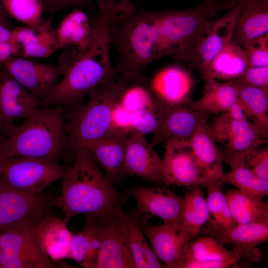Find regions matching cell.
<instances>
[{"label":"cell","mask_w":268,"mask_h":268,"mask_svg":"<svg viewBox=\"0 0 268 268\" xmlns=\"http://www.w3.org/2000/svg\"><path fill=\"white\" fill-rule=\"evenodd\" d=\"M109 32L118 56L114 66L118 81L125 85L148 80L146 68L164 57L154 11L137 10L132 0H120L116 2Z\"/></svg>","instance_id":"obj_1"},{"label":"cell","mask_w":268,"mask_h":268,"mask_svg":"<svg viewBox=\"0 0 268 268\" xmlns=\"http://www.w3.org/2000/svg\"><path fill=\"white\" fill-rule=\"evenodd\" d=\"M73 157L62 179L61 194L51 202L64 212L66 222L78 215L102 217L122 207L128 195L116 189L90 153L83 149Z\"/></svg>","instance_id":"obj_2"},{"label":"cell","mask_w":268,"mask_h":268,"mask_svg":"<svg viewBox=\"0 0 268 268\" xmlns=\"http://www.w3.org/2000/svg\"><path fill=\"white\" fill-rule=\"evenodd\" d=\"M115 3L113 0H98L96 9L90 12L89 40L62 79L64 88L73 96L84 97L101 84L119 79L111 60L109 32Z\"/></svg>","instance_id":"obj_3"},{"label":"cell","mask_w":268,"mask_h":268,"mask_svg":"<svg viewBox=\"0 0 268 268\" xmlns=\"http://www.w3.org/2000/svg\"><path fill=\"white\" fill-rule=\"evenodd\" d=\"M63 106L40 107L20 125L5 123L7 157L26 156L58 162L67 149Z\"/></svg>","instance_id":"obj_4"},{"label":"cell","mask_w":268,"mask_h":268,"mask_svg":"<svg viewBox=\"0 0 268 268\" xmlns=\"http://www.w3.org/2000/svg\"><path fill=\"white\" fill-rule=\"evenodd\" d=\"M232 0H204L183 10L154 11L164 56L193 64L197 44L207 22L234 5Z\"/></svg>","instance_id":"obj_5"},{"label":"cell","mask_w":268,"mask_h":268,"mask_svg":"<svg viewBox=\"0 0 268 268\" xmlns=\"http://www.w3.org/2000/svg\"><path fill=\"white\" fill-rule=\"evenodd\" d=\"M124 85L117 80L105 82L94 88L88 95L85 105L74 106L65 122L67 151L74 156L90 143L112 130V112L120 102Z\"/></svg>","instance_id":"obj_6"},{"label":"cell","mask_w":268,"mask_h":268,"mask_svg":"<svg viewBox=\"0 0 268 268\" xmlns=\"http://www.w3.org/2000/svg\"><path fill=\"white\" fill-rule=\"evenodd\" d=\"M67 167L45 159L17 156L7 157L0 167V180L20 192L39 195L63 178Z\"/></svg>","instance_id":"obj_7"},{"label":"cell","mask_w":268,"mask_h":268,"mask_svg":"<svg viewBox=\"0 0 268 268\" xmlns=\"http://www.w3.org/2000/svg\"><path fill=\"white\" fill-rule=\"evenodd\" d=\"M207 125L214 140L224 145L221 150L222 159L230 166L242 162L247 154L268 141L248 119H234L226 112Z\"/></svg>","instance_id":"obj_8"},{"label":"cell","mask_w":268,"mask_h":268,"mask_svg":"<svg viewBox=\"0 0 268 268\" xmlns=\"http://www.w3.org/2000/svg\"><path fill=\"white\" fill-rule=\"evenodd\" d=\"M164 144L163 184L190 187L219 183L200 164L189 141L171 140Z\"/></svg>","instance_id":"obj_9"},{"label":"cell","mask_w":268,"mask_h":268,"mask_svg":"<svg viewBox=\"0 0 268 268\" xmlns=\"http://www.w3.org/2000/svg\"><path fill=\"white\" fill-rule=\"evenodd\" d=\"M33 227L0 231V268L55 267L38 243Z\"/></svg>","instance_id":"obj_10"},{"label":"cell","mask_w":268,"mask_h":268,"mask_svg":"<svg viewBox=\"0 0 268 268\" xmlns=\"http://www.w3.org/2000/svg\"><path fill=\"white\" fill-rule=\"evenodd\" d=\"M72 63L70 60L63 59L59 65H54L15 56L0 66L41 102L53 92L59 78L65 74Z\"/></svg>","instance_id":"obj_11"},{"label":"cell","mask_w":268,"mask_h":268,"mask_svg":"<svg viewBox=\"0 0 268 268\" xmlns=\"http://www.w3.org/2000/svg\"><path fill=\"white\" fill-rule=\"evenodd\" d=\"M17 191L0 180V231L34 226L43 216L46 201L41 196Z\"/></svg>","instance_id":"obj_12"},{"label":"cell","mask_w":268,"mask_h":268,"mask_svg":"<svg viewBox=\"0 0 268 268\" xmlns=\"http://www.w3.org/2000/svg\"><path fill=\"white\" fill-rule=\"evenodd\" d=\"M207 112L195 108L193 101L182 104H162L160 121L150 144L152 146L171 140L188 141L207 123Z\"/></svg>","instance_id":"obj_13"},{"label":"cell","mask_w":268,"mask_h":268,"mask_svg":"<svg viewBox=\"0 0 268 268\" xmlns=\"http://www.w3.org/2000/svg\"><path fill=\"white\" fill-rule=\"evenodd\" d=\"M143 232L157 258L168 268H178L192 234L182 222L143 226Z\"/></svg>","instance_id":"obj_14"},{"label":"cell","mask_w":268,"mask_h":268,"mask_svg":"<svg viewBox=\"0 0 268 268\" xmlns=\"http://www.w3.org/2000/svg\"><path fill=\"white\" fill-rule=\"evenodd\" d=\"M239 5L233 6L223 16L209 19L205 24L197 44L193 65L201 76L212 60L232 39Z\"/></svg>","instance_id":"obj_15"},{"label":"cell","mask_w":268,"mask_h":268,"mask_svg":"<svg viewBox=\"0 0 268 268\" xmlns=\"http://www.w3.org/2000/svg\"><path fill=\"white\" fill-rule=\"evenodd\" d=\"M99 217L100 247L95 268H135L116 211Z\"/></svg>","instance_id":"obj_16"},{"label":"cell","mask_w":268,"mask_h":268,"mask_svg":"<svg viewBox=\"0 0 268 268\" xmlns=\"http://www.w3.org/2000/svg\"><path fill=\"white\" fill-rule=\"evenodd\" d=\"M116 212L136 268H167L156 256L142 230V227L152 215L137 208L125 211L121 207L116 209Z\"/></svg>","instance_id":"obj_17"},{"label":"cell","mask_w":268,"mask_h":268,"mask_svg":"<svg viewBox=\"0 0 268 268\" xmlns=\"http://www.w3.org/2000/svg\"><path fill=\"white\" fill-rule=\"evenodd\" d=\"M144 135L131 131L127 137L124 161L126 176H137L163 184L162 159Z\"/></svg>","instance_id":"obj_18"},{"label":"cell","mask_w":268,"mask_h":268,"mask_svg":"<svg viewBox=\"0 0 268 268\" xmlns=\"http://www.w3.org/2000/svg\"><path fill=\"white\" fill-rule=\"evenodd\" d=\"M129 133L113 129L84 148L102 166L113 184L120 183L126 176L124 161Z\"/></svg>","instance_id":"obj_19"},{"label":"cell","mask_w":268,"mask_h":268,"mask_svg":"<svg viewBox=\"0 0 268 268\" xmlns=\"http://www.w3.org/2000/svg\"><path fill=\"white\" fill-rule=\"evenodd\" d=\"M126 194L136 200L140 211L156 215L164 222H182L183 196L166 188L144 187L131 188Z\"/></svg>","instance_id":"obj_20"},{"label":"cell","mask_w":268,"mask_h":268,"mask_svg":"<svg viewBox=\"0 0 268 268\" xmlns=\"http://www.w3.org/2000/svg\"><path fill=\"white\" fill-rule=\"evenodd\" d=\"M204 233L223 244L231 243L243 253L248 266L261 261L262 253L257 248L268 239V220L243 224L222 230H209Z\"/></svg>","instance_id":"obj_21"},{"label":"cell","mask_w":268,"mask_h":268,"mask_svg":"<svg viewBox=\"0 0 268 268\" xmlns=\"http://www.w3.org/2000/svg\"><path fill=\"white\" fill-rule=\"evenodd\" d=\"M194 85L190 72L177 66L162 69L149 80V86L154 96L166 106L192 101L190 96Z\"/></svg>","instance_id":"obj_22"},{"label":"cell","mask_w":268,"mask_h":268,"mask_svg":"<svg viewBox=\"0 0 268 268\" xmlns=\"http://www.w3.org/2000/svg\"><path fill=\"white\" fill-rule=\"evenodd\" d=\"M40 106L41 101L0 66V116L4 123L25 119Z\"/></svg>","instance_id":"obj_23"},{"label":"cell","mask_w":268,"mask_h":268,"mask_svg":"<svg viewBox=\"0 0 268 268\" xmlns=\"http://www.w3.org/2000/svg\"><path fill=\"white\" fill-rule=\"evenodd\" d=\"M239 7L232 40L243 48L268 33V0H232Z\"/></svg>","instance_id":"obj_24"},{"label":"cell","mask_w":268,"mask_h":268,"mask_svg":"<svg viewBox=\"0 0 268 268\" xmlns=\"http://www.w3.org/2000/svg\"><path fill=\"white\" fill-rule=\"evenodd\" d=\"M67 224L58 217L44 216L33 227L38 243L52 261L69 258L73 234Z\"/></svg>","instance_id":"obj_25"},{"label":"cell","mask_w":268,"mask_h":268,"mask_svg":"<svg viewBox=\"0 0 268 268\" xmlns=\"http://www.w3.org/2000/svg\"><path fill=\"white\" fill-rule=\"evenodd\" d=\"M249 67L244 49L231 40L212 60L201 75L205 82L213 80H233Z\"/></svg>","instance_id":"obj_26"},{"label":"cell","mask_w":268,"mask_h":268,"mask_svg":"<svg viewBox=\"0 0 268 268\" xmlns=\"http://www.w3.org/2000/svg\"><path fill=\"white\" fill-rule=\"evenodd\" d=\"M81 231L73 234L68 259L85 268H95L100 247L99 217L85 215Z\"/></svg>","instance_id":"obj_27"},{"label":"cell","mask_w":268,"mask_h":268,"mask_svg":"<svg viewBox=\"0 0 268 268\" xmlns=\"http://www.w3.org/2000/svg\"><path fill=\"white\" fill-rule=\"evenodd\" d=\"M60 49L80 51L87 44L91 33L89 16L84 10L74 8L54 30Z\"/></svg>","instance_id":"obj_28"},{"label":"cell","mask_w":268,"mask_h":268,"mask_svg":"<svg viewBox=\"0 0 268 268\" xmlns=\"http://www.w3.org/2000/svg\"><path fill=\"white\" fill-rule=\"evenodd\" d=\"M189 143L201 166L218 182L223 183L224 173L221 151L209 132L207 123L198 129Z\"/></svg>","instance_id":"obj_29"},{"label":"cell","mask_w":268,"mask_h":268,"mask_svg":"<svg viewBox=\"0 0 268 268\" xmlns=\"http://www.w3.org/2000/svg\"><path fill=\"white\" fill-rule=\"evenodd\" d=\"M239 88L233 80L224 82L213 80L205 82L202 96L193 101L194 106L215 114L227 112L238 100Z\"/></svg>","instance_id":"obj_30"},{"label":"cell","mask_w":268,"mask_h":268,"mask_svg":"<svg viewBox=\"0 0 268 268\" xmlns=\"http://www.w3.org/2000/svg\"><path fill=\"white\" fill-rule=\"evenodd\" d=\"M230 211L236 224L268 220V203L254 199L237 190L224 193Z\"/></svg>","instance_id":"obj_31"},{"label":"cell","mask_w":268,"mask_h":268,"mask_svg":"<svg viewBox=\"0 0 268 268\" xmlns=\"http://www.w3.org/2000/svg\"><path fill=\"white\" fill-rule=\"evenodd\" d=\"M238 100L247 118L260 134L268 138V92L251 86H238Z\"/></svg>","instance_id":"obj_32"},{"label":"cell","mask_w":268,"mask_h":268,"mask_svg":"<svg viewBox=\"0 0 268 268\" xmlns=\"http://www.w3.org/2000/svg\"><path fill=\"white\" fill-rule=\"evenodd\" d=\"M223 184L213 183L206 185L208 217L207 224L202 229L203 233L209 230L228 229L236 224L223 192Z\"/></svg>","instance_id":"obj_33"},{"label":"cell","mask_w":268,"mask_h":268,"mask_svg":"<svg viewBox=\"0 0 268 268\" xmlns=\"http://www.w3.org/2000/svg\"><path fill=\"white\" fill-rule=\"evenodd\" d=\"M185 257L199 261H220L238 258L241 260L243 267H247L240 250L233 247L232 250L229 251L223 244L210 236L190 241Z\"/></svg>","instance_id":"obj_34"},{"label":"cell","mask_w":268,"mask_h":268,"mask_svg":"<svg viewBox=\"0 0 268 268\" xmlns=\"http://www.w3.org/2000/svg\"><path fill=\"white\" fill-rule=\"evenodd\" d=\"M231 170L224 174L223 183H229L247 195L263 201L268 194V180H264L251 171L242 162L230 165Z\"/></svg>","instance_id":"obj_35"},{"label":"cell","mask_w":268,"mask_h":268,"mask_svg":"<svg viewBox=\"0 0 268 268\" xmlns=\"http://www.w3.org/2000/svg\"><path fill=\"white\" fill-rule=\"evenodd\" d=\"M208 217L206 200L201 188L196 187L184 197L181 214L182 222L194 237L200 234Z\"/></svg>","instance_id":"obj_36"},{"label":"cell","mask_w":268,"mask_h":268,"mask_svg":"<svg viewBox=\"0 0 268 268\" xmlns=\"http://www.w3.org/2000/svg\"><path fill=\"white\" fill-rule=\"evenodd\" d=\"M124 86L120 103L132 114L159 102L150 89L149 80L132 82Z\"/></svg>","instance_id":"obj_37"},{"label":"cell","mask_w":268,"mask_h":268,"mask_svg":"<svg viewBox=\"0 0 268 268\" xmlns=\"http://www.w3.org/2000/svg\"><path fill=\"white\" fill-rule=\"evenodd\" d=\"M8 13L26 26H36L41 23L44 11L43 0H0Z\"/></svg>","instance_id":"obj_38"},{"label":"cell","mask_w":268,"mask_h":268,"mask_svg":"<svg viewBox=\"0 0 268 268\" xmlns=\"http://www.w3.org/2000/svg\"><path fill=\"white\" fill-rule=\"evenodd\" d=\"M51 21L50 18L38 25L17 26L11 30L10 41L17 47V52L20 47L38 42L52 33Z\"/></svg>","instance_id":"obj_39"},{"label":"cell","mask_w":268,"mask_h":268,"mask_svg":"<svg viewBox=\"0 0 268 268\" xmlns=\"http://www.w3.org/2000/svg\"><path fill=\"white\" fill-rule=\"evenodd\" d=\"M162 104H157L132 114V131L144 135L155 133L158 128Z\"/></svg>","instance_id":"obj_40"},{"label":"cell","mask_w":268,"mask_h":268,"mask_svg":"<svg viewBox=\"0 0 268 268\" xmlns=\"http://www.w3.org/2000/svg\"><path fill=\"white\" fill-rule=\"evenodd\" d=\"M58 50L59 48L54 30L38 42L20 47L17 56L45 59Z\"/></svg>","instance_id":"obj_41"},{"label":"cell","mask_w":268,"mask_h":268,"mask_svg":"<svg viewBox=\"0 0 268 268\" xmlns=\"http://www.w3.org/2000/svg\"><path fill=\"white\" fill-rule=\"evenodd\" d=\"M243 48L249 67H268V33L251 41Z\"/></svg>","instance_id":"obj_42"},{"label":"cell","mask_w":268,"mask_h":268,"mask_svg":"<svg viewBox=\"0 0 268 268\" xmlns=\"http://www.w3.org/2000/svg\"><path fill=\"white\" fill-rule=\"evenodd\" d=\"M233 81L238 86H251L268 92V67H248Z\"/></svg>","instance_id":"obj_43"},{"label":"cell","mask_w":268,"mask_h":268,"mask_svg":"<svg viewBox=\"0 0 268 268\" xmlns=\"http://www.w3.org/2000/svg\"><path fill=\"white\" fill-rule=\"evenodd\" d=\"M246 167L261 178L268 180V147H257L244 157L242 162Z\"/></svg>","instance_id":"obj_44"},{"label":"cell","mask_w":268,"mask_h":268,"mask_svg":"<svg viewBox=\"0 0 268 268\" xmlns=\"http://www.w3.org/2000/svg\"><path fill=\"white\" fill-rule=\"evenodd\" d=\"M44 11L54 15L65 9L73 7L89 12L96 8L93 0H43Z\"/></svg>","instance_id":"obj_45"},{"label":"cell","mask_w":268,"mask_h":268,"mask_svg":"<svg viewBox=\"0 0 268 268\" xmlns=\"http://www.w3.org/2000/svg\"><path fill=\"white\" fill-rule=\"evenodd\" d=\"M243 268L242 261L238 258L220 261H199L184 258L178 268Z\"/></svg>","instance_id":"obj_46"},{"label":"cell","mask_w":268,"mask_h":268,"mask_svg":"<svg viewBox=\"0 0 268 268\" xmlns=\"http://www.w3.org/2000/svg\"><path fill=\"white\" fill-rule=\"evenodd\" d=\"M112 130L126 133L132 131V113L126 110L120 102L115 105L111 115Z\"/></svg>","instance_id":"obj_47"},{"label":"cell","mask_w":268,"mask_h":268,"mask_svg":"<svg viewBox=\"0 0 268 268\" xmlns=\"http://www.w3.org/2000/svg\"><path fill=\"white\" fill-rule=\"evenodd\" d=\"M17 48L11 41L0 43V65L17 56Z\"/></svg>","instance_id":"obj_48"},{"label":"cell","mask_w":268,"mask_h":268,"mask_svg":"<svg viewBox=\"0 0 268 268\" xmlns=\"http://www.w3.org/2000/svg\"><path fill=\"white\" fill-rule=\"evenodd\" d=\"M11 30L7 25L0 23V43L10 41Z\"/></svg>","instance_id":"obj_49"},{"label":"cell","mask_w":268,"mask_h":268,"mask_svg":"<svg viewBox=\"0 0 268 268\" xmlns=\"http://www.w3.org/2000/svg\"><path fill=\"white\" fill-rule=\"evenodd\" d=\"M6 134L2 130L0 132V167L3 161L7 158L5 152Z\"/></svg>","instance_id":"obj_50"},{"label":"cell","mask_w":268,"mask_h":268,"mask_svg":"<svg viewBox=\"0 0 268 268\" xmlns=\"http://www.w3.org/2000/svg\"><path fill=\"white\" fill-rule=\"evenodd\" d=\"M10 16L5 10L1 0H0V23H3L11 28L12 24Z\"/></svg>","instance_id":"obj_51"},{"label":"cell","mask_w":268,"mask_h":268,"mask_svg":"<svg viewBox=\"0 0 268 268\" xmlns=\"http://www.w3.org/2000/svg\"><path fill=\"white\" fill-rule=\"evenodd\" d=\"M4 122L2 119V118H1V117L0 116V132L1 131V130H2V128L3 127V126H4Z\"/></svg>","instance_id":"obj_52"},{"label":"cell","mask_w":268,"mask_h":268,"mask_svg":"<svg viewBox=\"0 0 268 268\" xmlns=\"http://www.w3.org/2000/svg\"></svg>","instance_id":"obj_53"}]
</instances>
